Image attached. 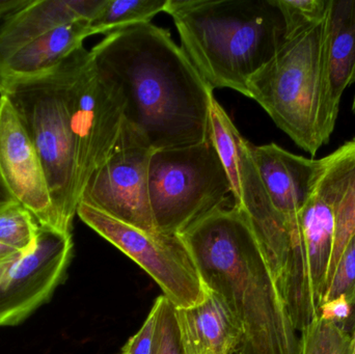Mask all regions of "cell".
I'll return each instance as SVG.
<instances>
[{
  "instance_id": "6da1fadb",
  "label": "cell",
  "mask_w": 355,
  "mask_h": 354,
  "mask_svg": "<svg viewBox=\"0 0 355 354\" xmlns=\"http://www.w3.org/2000/svg\"><path fill=\"white\" fill-rule=\"evenodd\" d=\"M91 54L124 97L125 124L154 151L210 139L213 91L166 29L152 22L123 27Z\"/></svg>"
},
{
  "instance_id": "7a4b0ae2",
  "label": "cell",
  "mask_w": 355,
  "mask_h": 354,
  "mask_svg": "<svg viewBox=\"0 0 355 354\" xmlns=\"http://www.w3.org/2000/svg\"><path fill=\"white\" fill-rule=\"evenodd\" d=\"M181 235L205 286L223 299L239 326L236 354H300V333L243 210L225 206Z\"/></svg>"
},
{
  "instance_id": "3957f363",
  "label": "cell",
  "mask_w": 355,
  "mask_h": 354,
  "mask_svg": "<svg viewBox=\"0 0 355 354\" xmlns=\"http://www.w3.org/2000/svg\"><path fill=\"white\" fill-rule=\"evenodd\" d=\"M181 49L212 91L250 98V78L286 41L275 0H168Z\"/></svg>"
},
{
  "instance_id": "277c9868",
  "label": "cell",
  "mask_w": 355,
  "mask_h": 354,
  "mask_svg": "<svg viewBox=\"0 0 355 354\" xmlns=\"http://www.w3.org/2000/svg\"><path fill=\"white\" fill-rule=\"evenodd\" d=\"M323 22L286 39L275 55L250 78V98L258 102L292 141L315 156L322 93Z\"/></svg>"
},
{
  "instance_id": "5b68a950",
  "label": "cell",
  "mask_w": 355,
  "mask_h": 354,
  "mask_svg": "<svg viewBox=\"0 0 355 354\" xmlns=\"http://www.w3.org/2000/svg\"><path fill=\"white\" fill-rule=\"evenodd\" d=\"M62 62L45 74L12 83L0 96L10 100L41 160L56 230L71 234L80 197L74 143L64 106Z\"/></svg>"
},
{
  "instance_id": "8992f818",
  "label": "cell",
  "mask_w": 355,
  "mask_h": 354,
  "mask_svg": "<svg viewBox=\"0 0 355 354\" xmlns=\"http://www.w3.org/2000/svg\"><path fill=\"white\" fill-rule=\"evenodd\" d=\"M149 197L156 231L185 232L215 210L235 202L212 139L152 154Z\"/></svg>"
},
{
  "instance_id": "52a82bcc",
  "label": "cell",
  "mask_w": 355,
  "mask_h": 354,
  "mask_svg": "<svg viewBox=\"0 0 355 354\" xmlns=\"http://www.w3.org/2000/svg\"><path fill=\"white\" fill-rule=\"evenodd\" d=\"M64 100L74 143L79 197L92 175L110 157L124 124L125 100L98 70L85 46L62 62Z\"/></svg>"
},
{
  "instance_id": "ba28073f",
  "label": "cell",
  "mask_w": 355,
  "mask_h": 354,
  "mask_svg": "<svg viewBox=\"0 0 355 354\" xmlns=\"http://www.w3.org/2000/svg\"><path fill=\"white\" fill-rule=\"evenodd\" d=\"M76 215L147 272L178 309L204 301L206 286L182 235L146 232L83 202Z\"/></svg>"
},
{
  "instance_id": "9c48e42d",
  "label": "cell",
  "mask_w": 355,
  "mask_h": 354,
  "mask_svg": "<svg viewBox=\"0 0 355 354\" xmlns=\"http://www.w3.org/2000/svg\"><path fill=\"white\" fill-rule=\"evenodd\" d=\"M153 152L124 122L114 151L87 181L80 202L146 232H157L149 197Z\"/></svg>"
},
{
  "instance_id": "30bf717a",
  "label": "cell",
  "mask_w": 355,
  "mask_h": 354,
  "mask_svg": "<svg viewBox=\"0 0 355 354\" xmlns=\"http://www.w3.org/2000/svg\"><path fill=\"white\" fill-rule=\"evenodd\" d=\"M72 254V234L41 228L31 253L0 266V328L22 324L49 301Z\"/></svg>"
},
{
  "instance_id": "8fae6325",
  "label": "cell",
  "mask_w": 355,
  "mask_h": 354,
  "mask_svg": "<svg viewBox=\"0 0 355 354\" xmlns=\"http://www.w3.org/2000/svg\"><path fill=\"white\" fill-rule=\"evenodd\" d=\"M0 180L41 228H55L53 204L39 155L10 100L0 96Z\"/></svg>"
},
{
  "instance_id": "7c38bea8",
  "label": "cell",
  "mask_w": 355,
  "mask_h": 354,
  "mask_svg": "<svg viewBox=\"0 0 355 354\" xmlns=\"http://www.w3.org/2000/svg\"><path fill=\"white\" fill-rule=\"evenodd\" d=\"M355 82V0H329L322 33V93L319 131L333 134L342 96Z\"/></svg>"
},
{
  "instance_id": "4fadbf2b",
  "label": "cell",
  "mask_w": 355,
  "mask_h": 354,
  "mask_svg": "<svg viewBox=\"0 0 355 354\" xmlns=\"http://www.w3.org/2000/svg\"><path fill=\"white\" fill-rule=\"evenodd\" d=\"M250 159L273 207L297 218L313 195L317 159L286 151L275 143L254 145L248 141Z\"/></svg>"
},
{
  "instance_id": "5bb4252c",
  "label": "cell",
  "mask_w": 355,
  "mask_h": 354,
  "mask_svg": "<svg viewBox=\"0 0 355 354\" xmlns=\"http://www.w3.org/2000/svg\"><path fill=\"white\" fill-rule=\"evenodd\" d=\"M313 195L327 202L335 213V241L329 282L342 251L355 234V139L317 160Z\"/></svg>"
},
{
  "instance_id": "9a60e30c",
  "label": "cell",
  "mask_w": 355,
  "mask_h": 354,
  "mask_svg": "<svg viewBox=\"0 0 355 354\" xmlns=\"http://www.w3.org/2000/svg\"><path fill=\"white\" fill-rule=\"evenodd\" d=\"M175 316L184 354L237 353L241 332L216 293L207 288L204 301L192 307L176 308Z\"/></svg>"
},
{
  "instance_id": "2e32d148",
  "label": "cell",
  "mask_w": 355,
  "mask_h": 354,
  "mask_svg": "<svg viewBox=\"0 0 355 354\" xmlns=\"http://www.w3.org/2000/svg\"><path fill=\"white\" fill-rule=\"evenodd\" d=\"M104 0H33L0 26V66L21 48L53 30L78 20H89Z\"/></svg>"
},
{
  "instance_id": "e0dca14e",
  "label": "cell",
  "mask_w": 355,
  "mask_h": 354,
  "mask_svg": "<svg viewBox=\"0 0 355 354\" xmlns=\"http://www.w3.org/2000/svg\"><path fill=\"white\" fill-rule=\"evenodd\" d=\"M91 35L94 33L89 20H78L56 27L27 44L0 66V93L12 83L54 70Z\"/></svg>"
},
{
  "instance_id": "ac0fdd59",
  "label": "cell",
  "mask_w": 355,
  "mask_h": 354,
  "mask_svg": "<svg viewBox=\"0 0 355 354\" xmlns=\"http://www.w3.org/2000/svg\"><path fill=\"white\" fill-rule=\"evenodd\" d=\"M304 257L313 297L320 307L327 288L334 241L336 218L333 208L316 195H312L300 212Z\"/></svg>"
},
{
  "instance_id": "d6986e66",
  "label": "cell",
  "mask_w": 355,
  "mask_h": 354,
  "mask_svg": "<svg viewBox=\"0 0 355 354\" xmlns=\"http://www.w3.org/2000/svg\"><path fill=\"white\" fill-rule=\"evenodd\" d=\"M168 0H104L97 14L89 21L94 35H110L112 31L139 23H149L164 12Z\"/></svg>"
},
{
  "instance_id": "ffe728a7",
  "label": "cell",
  "mask_w": 355,
  "mask_h": 354,
  "mask_svg": "<svg viewBox=\"0 0 355 354\" xmlns=\"http://www.w3.org/2000/svg\"><path fill=\"white\" fill-rule=\"evenodd\" d=\"M209 123L211 139L231 182L234 202L238 203L241 191L239 166L242 135L215 98L211 101Z\"/></svg>"
},
{
  "instance_id": "44dd1931",
  "label": "cell",
  "mask_w": 355,
  "mask_h": 354,
  "mask_svg": "<svg viewBox=\"0 0 355 354\" xmlns=\"http://www.w3.org/2000/svg\"><path fill=\"white\" fill-rule=\"evenodd\" d=\"M40 229L35 216L21 204H14L0 211V243L22 255L35 249Z\"/></svg>"
},
{
  "instance_id": "7402d4cb",
  "label": "cell",
  "mask_w": 355,
  "mask_h": 354,
  "mask_svg": "<svg viewBox=\"0 0 355 354\" xmlns=\"http://www.w3.org/2000/svg\"><path fill=\"white\" fill-rule=\"evenodd\" d=\"M300 336V354H355L352 335L334 322L315 318Z\"/></svg>"
},
{
  "instance_id": "603a6c76",
  "label": "cell",
  "mask_w": 355,
  "mask_h": 354,
  "mask_svg": "<svg viewBox=\"0 0 355 354\" xmlns=\"http://www.w3.org/2000/svg\"><path fill=\"white\" fill-rule=\"evenodd\" d=\"M345 297L352 306L350 334L355 330V234L348 241L340 256L337 266L327 282L322 301Z\"/></svg>"
},
{
  "instance_id": "cb8c5ba5",
  "label": "cell",
  "mask_w": 355,
  "mask_h": 354,
  "mask_svg": "<svg viewBox=\"0 0 355 354\" xmlns=\"http://www.w3.org/2000/svg\"><path fill=\"white\" fill-rule=\"evenodd\" d=\"M283 15L286 39L321 24L327 16L329 0H275Z\"/></svg>"
},
{
  "instance_id": "d4e9b609",
  "label": "cell",
  "mask_w": 355,
  "mask_h": 354,
  "mask_svg": "<svg viewBox=\"0 0 355 354\" xmlns=\"http://www.w3.org/2000/svg\"><path fill=\"white\" fill-rule=\"evenodd\" d=\"M160 312L153 354H184L180 342L175 310L164 295L159 297Z\"/></svg>"
},
{
  "instance_id": "484cf974",
  "label": "cell",
  "mask_w": 355,
  "mask_h": 354,
  "mask_svg": "<svg viewBox=\"0 0 355 354\" xmlns=\"http://www.w3.org/2000/svg\"><path fill=\"white\" fill-rule=\"evenodd\" d=\"M159 297L154 303L151 312L139 332L126 343L122 354H153L157 336L158 318H159Z\"/></svg>"
},
{
  "instance_id": "4316f807",
  "label": "cell",
  "mask_w": 355,
  "mask_h": 354,
  "mask_svg": "<svg viewBox=\"0 0 355 354\" xmlns=\"http://www.w3.org/2000/svg\"><path fill=\"white\" fill-rule=\"evenodd\" d=\"M317 317L325 320V321L334 322L350 334L352 306L350 305L345 297H336V299L321 303Z\"/></svg>"
},
{
  "instance_id": "83f0119b",
  "label": "cell",
  "mask_w": 355,
  "mask_h": 354,
  "mask_svg": "<svg viewBox=\"0 0 355 354\" xmlns=\"http://www.w3.org/2000/svg\"><path fill=\"white\" fill-rule=\"evenodd\" d=\"M33 0H0V19L10 18L16 12L28 6Z\"/></svg>"
},
{
  "instance_id": "f1b7e54d",
  "label": "cell",
  "mask_w": 355,
  "mask_h": 354,
  "mask_svg": "<svg viewBox=\"0 0 355 354\" xmlns=\"http://www.w3.org/2000/svg\"><path fill=\"white\" fill-rule=\"evenodd\" d=\"M21 254L16 249L0 243V266L10 263V261L16 259Z\"/></svg>"
},
{
  "instance_id": "f546056e",
  "label": "cell",
  "mask_w": 355,
  "mask_h": 354,
  "mask_svg": "<svg viewBox=\"0 0 355 354\" xmlns=\"http://www.w3.org/2000/svg\"><path fill=\"white\" fill-rule=\"evenodd\" d=\"M18 202L8 193V191L0 185V211L17 204Z\"/></svg>"
},
{
  "instance_id": "4dcf8cb0",
  "label": "cell",
  "mask_w": 355,
  "mask_h": 354,
  "mask_svg": "<svg viewBox=\"0 0 355 354\" xmlns=\"http://www.w3.org/2000/svg\"><path fill=\"white\" fill-rule=\"evenodd\" d=\"M352 342H354V349H355V330H354V332L352 333Z\"/></svg>"
},
{
  "instance_id": "1f68e13d",
  "label": "cell",
  "mask_w": 355,
  "mask_h": 354,
  "mask_svg": "<svg viewBox=\"0 0 355 354\" xmlns=\"http://www.w3.org/2000/svg\"><path fill=\"white\" fill-rule=\"evenodd\" d=\"M352 110H354V112L355 114V95H354V103H352Z\"/></svg>"
},
{
  "instance_id": "d6a6232c",
  "label": "cell",
  "mask_w": 355,
  "mask_h": 354,
  "mask_svg": "<svg viewBox=\"0 0 355 354\" xmlns=\"http://www.w3.org/2000/svg\"><path fill=\"white\" fill-rule=\"evenodd\" d=\"M0 185H1V186H3V185H2L1 180H0Z\"/></svg>"
},
{
  "instance_id": "836d02e7",
  "label": "cell",
  "mask_w": 355,
  "mask_h": 354,
  "mask_svg": "<svg viewBox=\"0 0 355 354\" xmlns=\"http://www.w3.org/2000/svg\"><path fill=\"white\" fill-rule=\"evenodd\" d=\"M119 354H122V353H119Z\"/></svg>"
}]
</instances>
